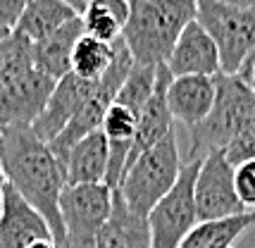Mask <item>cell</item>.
<instances>
[{
	"label": "cell",
	"instance_id": "obj_20",
	"mask_svg": "<svg viewBox=\"0 0 255 248\" xmlns=\"http://www.w3.org/2000/svg\"><path fill=\"white\" fill-rule=\"evenodd\" d=\"M251 227H255V210L239 215V217H227V220H215V222H198L179 248H215L224 246V244L234 246Z\"/></svg>",
	"mask_w": 255,
	"mask_h": 248
},
{
	"label": "cell",
	"instance_id": "obj_24",
	"mask_svg": "<svg viewBox=\"0 0 255 248\" xmlns=\"http://www.w3.org/2000/svg\"><path fill=\"white\" fill-rule=\"evenodd\" d=\"M224 155H227L232 167H239L244 162H253L255 160V124L244 129L229 146L224 148Z\"/></svg>",
	"mask_w": 255,
	"mask_h": 248
},
{
	"label": "cell",
	"instance_id": "obj_6",
	"mask_svg": "<svg viewBox=\"0 0 255 248\" xmlns=\"http://www.w3.org/2000/svg\"><path fill=\"white\" fill-rule=\"evenodd\" d=\"M112 210V189L108 184L65 186L60 193L62 217V246L60 248H96V239Z\"/></svg>",
	"mask_w": 255,
	"mask_h": 248
},
{
	"label": "cell",
	"instance_id": "obj_5",
	"mask_svg": "<svg viewBox=\"0 0 255 248\" xmlns=\"http://www.w3.org/2000/svg\"><path fill=\"white\" fill-rule=\"evenodd\" d=\"M196 22L217 45L222 74L236 77L255 53V10L234 7L217 0H198Z\"/></svg>",
	"mask_w": 255,
	"mask_h": 248
},
{
	"label": "cell",
	"instance_id": "obj_11",
	"mask_svg": "<svg viewBox=\"0 0 255 248\" xmlns=\"http://www.w3.org/2000/svg\"><path fill=\"white\" fill-rule=\"evenodd\" d=\"M167 69L172 77H217L222 74L220 53L208 31L196 19L184 26L177 43L167 57Z\"/></svg>",
	"mask_w": 255,
	"mask_h": 248
},
{
	"label": "cell",
	"instance_id": "obj_19",
	"mask_svg": "<svg viewBox=\"0 0 255 248\" xmlns=\"http://www.w3.org/2000/svg\"><path fill=\"white\" fill-rule=\"evenodd\" d=\"M79 17H81L86 36L115 45L122 41V34L129 22V2L127 0H91Z\"/></svg>",
	"mask_w": 255,
	"mask_h": 248
},
{
	"label": "cell",
	"instance_id": "obj_18",
	"mask_svg": "<svg viewBox=\"0 0 255 248\" xmlns=\"http://www.w3.org/2000/svg\"><path fill=\"white\" fill-rule=\"evenodd\" d=\"M74 17L79 14L62 0H29V5L24 7L19 22L14 26V34L24 36L31 43H38L60 26H65L67 22H72Z\"/></svg>",
	"mask_w": 255,
	"mask_h": 248
},
{
	"label": "cell",
	"instance_id": "obj_22",
	"mask_svg": "<svg viewBox=\"0 0 255 248\" xmlns=\"http://www.w3.org/2000/svg\"><path fill=\"white\" fill-rule=\"evenodd\" d=\"M33 65V43L24 36L12 31L7 38L0 41V93L12 86L24 74H29Z\"/></svg>",
	"mask_w": 255,
	"mask_h": 248
},
{
	"label": "cell",
	"instance_id": "obj_12",
	"mask_svg": "<svg viewBox=\"0 0 255 248\" xmlns=\"http://www.w3.org/2000/svg\"><path fill=\"white\" fill-rule=\"evenodd\" d=\"M45 239H53L48 222L7 184L0 198V248H29Z\"/></svg>",
	"mask_w": 255,
	"mask_h": 248
},
{
	"label": "cell",
	"instance_id": "obj_14",
	"mask_svg": "<svg viewBox=\"0 0 255 248\" xmlns=\"http://www.w3.org/2000/svg\"><path fill=\"white\" fill-rule=\"evenodd\" d=\"M217 81L215 77H172L167 86V105L174 122L196 129L212 110Z\"/></svg>",
	"mask_w": 255,
	"mask_h": 248
},
{
	"label": "cell",
	"instance_id": "obj_9",
	"mask_svg": "<svg viewBox=\"0 0 255 248\" xmlns=\"http://www.w3.org/2000/svg\"><path fill=\"white\" fill-rule=\"evenodd\" d=\"M57 81L33 67L0 93V120L5 126H31L53 96Z\"/></svg>",
	"mask_w": 255,
	"mask_h": 248
},
{
	"label": "cell",
	"instance_id": "obj_27",
	"mask_svg": "<svg viewBox=\"0 0 255 248\" xmlns=\"http://www.w3.org/2000/svg\"><path fill=\"white\" fill-rule=\"evenodd\" d=\"M236 77H239V79H244L246 84H248V86L255 91V53L251 55V60L246 62L244 67L239 69V74H236Z\"/></svg>",
	"mask_w": 255,
	"mask_h": 248
},
{
	"label": "cell",
	"instance_id": "obj_28",
	"mask_svg": "<svg viewBox=\"0 0 255 248\" xmlns=\"http://www.w3.org/2000/svg\"><path fill=\"white\" fill-rule=\"evenodd\" d=\"M224 5H234V7H246V10H255V0H217Z\"/></svg>",
	"mask_w": 255,
	"mask_h": 248
},
{
	"label": "cell",
	"instance_id": "obj_23",
	"mask_svg": "<svg viewBox=\"0 0 255 248\" xmlns=\"http://www.w3.org/2000/svg\"><path fill=\"white\" fill-rule=\"evenodd\" d=\"M155 72H157L155 65H136V62H133L131 72H129V77L124 79L115 103L127 108V110H131V113L138 117L141 110L145 108V103L150 101V96H153V89H155Z\"/></svg>",
	"mask_w": 255,
	"mask_h": 248
},
{
	"label": "cell",
	"instance_id": "obj_21",
	"mask_svg": "<svg viewBox=\"0 0 255 248\" xmlns=\"http://www.w3.org/2000/svg\"><path fill=\"white\" fill-rule=\"evenodd\" d=\"M115 45H108L84 34L72 53V74L84 81H98L115 60Z\"/></svg>",
	"mask_w": 255,
	"mask_h": 248
},
{
	"label": "cell",
	"instance_id": "obj_31",
	"mask_svg": "<svg viewBox=\"0 0 255 248\" xmlns=\"http://www.w3.org/2000/svg\"><path fill=\"white\" fill-rule=\"evenodd\" d=\"M5 186H7V177H5V169H2V165H0V198H2Z\"/></svg>",
	"mask_w": 255,
	"mask_h": 248
},
{
	"label": "cell",
	"instance_id": "obj_30",
	"mask_svg": "<svg viewBox=\"0 0 255 248\" xmlns=\"http://www.w3.org/2000/svg\"><path fill=\"white\" fill-rule=\"evenodd\" d=\"M29 248H57V244L53 241V239H45V241H36V244H31Z\"/></svg>",
	"mask_w": 255,
	"mask_h": 248
},
{
	"label": "cell",
	"instance_id": "obj_7",
	"mask_svg": "<svg viewBox=\"0 0 255 248\" xmlns=\"http://www.w3.org/2000/svg\"><path fill=\"white\" fill-rule=\"evenodd\" d=\"M200 160H189L179 174L174 189L150 210V248H179L191 229L198 225L196 203H193V184L198 174Z\"/></svg>",
	"mask_w": 255,
	"mask_h": 248
},
{
	"label": "cell",
	"instance_id": "obj_3",
	"mask_svg": "<svg viewBox=\"0 0 255 248\" xmlns=\"http://www.w3.org/2000/svg\"><path fill=\"white\" fill-rule=\"evenodd\" d=\"M217 91L210 115L191 129L189 160L205 158L212 150H224L236 136L255 124V91L239 77L217 74Z\"/></svg>",
	"mask_w": 255,
	"mask_h": 248
},
{
	"label": "cell",
	"instance_id": "obj_32",
	"mask_svg": "<svg viewBox=\"0 0 255 248\" xmlns=\"http://www.w3.org/2000/svg\"><path fill=\"white\" fill-rule=\"evenodd\" d=\"M215 248H234L232 244H224V246H215Z\"/></svg>",
	"mask_w": 255,
	"mask_h": 248
},
{
	"label": "cell",
	"instance_id": "obj_2",
	"mask_svg": "<svg viewBox=\"0 0 255 248\" xmlns=\"http://www.w3.org/2000/svg\"><path fill=\"white\" fill-rule=\"evenodd\" d=\"M129 22L122 34L136 65H165L184 26L196 19L198 0H127Z\"/></svg>",
	"mask_w": 255,
	"mask_h": 248
},
{
	"label": "cell",
	"instance_id": "obj_34",
	"mask_svg": "<svg viewBox=\"0 0 255 248\" xmlns=\"http://www.w3.org/2000/svg\"><path fill=\"white\" fill-rule=\"evenodd\" d=\"M0 41H2V38H0Z\"/></svg>",
	"mask_w": 255,
	"mask_h": 248
},
{
	"label": "cell",
	"instance_id": "obj_15",
	"mask_svg": "<svg viewBox=\"0 0 255 248\" xmlns=\"http://www.w3.org/2000/svg\"><path fill=\"white\" fill-rule=\"evenodd\" d=\"M96 248H150L148 217L133 213L120 189H112V210L98 232Z\"/></svg>",
	"mask_w": 255,
	"mask_h": 248
},
{
	"label": "cell",
	"instance_id": "obj_33",
	"mask_svg": "<svg viewBox=\"0 0 255 248\" xmlns=\"http://www.w3.org/2000/svg\"><path fill=\"white\" fill-rule=\"evenodd\" d=\"M0 129H5V122H2V120H0Z\"/></svg>",
	"mask_w": 255,
	"mask_h": 248
},
{
	"label": "cell",
	"instance_id": "obj_8",
	"mask_svg": "<svg viewBox=\"0 0 255 248\" xmlns=\"http://www.w3.org/2000/svg\"><path fill=\"white\" fill-rule=\"evenodd\" d=\"M193 203L198 222H215L251 213L236 196L234 167L229 165L224 150H212L205 158H200V167L193 184Z\"/></svg>",
	"mask_w": 255,
	"mask_h": 248
},
{
	"label": "cell",
	"instance_id": "obj_25",
	"mask_svg": "<svg viewBox=\"0 0 255 248\" xmlns=\"http://www.w3.org/2000/svg\"><path fill=\"white\" fill-rule=\"evenodd\" d=\"M234 186L246 210H255V160L234 167Z\"/></svg>",
	"mask_w": 255,
	"mask_h": 248
},
{
	"label": "cell",
	"instance_id": "obj_1",
	"mask_svg": "<svg viewBox=\"0 0 255 248\" xmlns=\"http://www.w3.org/2000/svg\"><path fill=\"white\" fill-rule=\"evenodd\" d=\"M0 165L5 169L7 184L48 222L60 248L65 237L60 217V193L67 184L65 172L50 146L33 136L31 126H5Z\"/></svg>",
	"mask_w": 255,
	"mask_h": 248
},
{
	"label": "cell",
	"instance_id": "obj_29",
	"mask_svg": "<svg viewBox=\"0 0 255 248\" xmlns=\"http://www.w3.org/2000/svg\"><path fill=\"white\" fill-rule=\"evenodd\" d=\"M62 2H67V5L72 7V10L77 12V14H81V12L86 10V5H89L91 0H62Z\"/></svg>",
	"mask_w": 255,
	"mask_h": 248
},
{
	"label": "cell",
	"instance_id": "obj_17",
	"mask_svg": "<svg viewBox=\"0 0 255 248\" xmlns=\"http://www.w3.org/2000/svg\"><path fill=\"white\" fill-rule=\"evenodd\" d=\"M81 36H84L81 17H74L72 22H67L57 31L45 36L43 41L33 43V65H36V69H41L48 77L60 81L65 74L72 72V53H74V45H77Z\"/></svg>",
	"mask_w": 255,
	"mask_h": 248
},
{
	"label": "cell",
	"instance_id": "obj_26",
	"mask_svg": "<svg viewBox=\"0 0 255 248\" xmlns=\"http://www.w3.org/2000/svg\"><path fill=\"white\" fill-rule=\"evenodd\" d=\"M29 0H0V38H7L22 17Z\"/></svg>",
	"mask_w": 255,
	"mask_h": 248
},
{
	"label": "cell",
	"instance_id": "obj_13",
	"mask_svg": "<svg viewBox=\"0 0 255 248\" xmlns=\"http://www.w3.org/2000/svg\"><path fill=\"white\" fill-rule=\"evenodd\" d=\"M169 81H172V74H169L167 65H157L155 89H153L150 101L145 103V108L138 115L136 136H133V143H131V150H129V160H127L124 172L131 167L133 160L138 155H143L148 148H153L169 131H174V120H172L169 105H167V86H169Z\"/></svg>",
	"mask_w": 255,
	"mask_h": 248
},
{
	"label": "cell",
	"instance_id": "obj_4",
	"mask_svg": "<svg viewBox=\"0 0 255 248\" xmlns=\"http://www.w3.org/2000/svg\"><path fill=\"white\" fill-rule=\"evenodd\" d=\"M181 167L177 131H169L160 143L133 160V165L124 172L120 193L133 213L148 217L150 210L174 189Z\"/></svg>",
	"mask_w": 255,
	"mask_h": 248
},
{
	"label": "cell",
	"instance_id": "obj_16",
	"mask_svg": "<svg viewBox=\"0 0 255 248\" xmlns=\"http://www.w3.org/2000/svg\"><path fill=\"white\" fill-rule=\"evenodd\" d=\"M108 138L103 131L84 136L79 143L72 146L67 153L62 169H65V184L67 186H81V184H105L108 174Z\"/></svg>",
	"mask_w": 255,
	"mask_h": 248
},
{
	"label": "cell",
	"instance_id": "obj_10",
	"mask_svg": "<svg viewBox=\"0 0 255 248\" xmlns=\"http://www.w3.org/2000/svg\"><path fill=\"white\" fill-rule=\"evenodd\" d=\"M98 81H84L79 77H74L72 72L65 74L55 84L53 96H50V101L45 105V110L31 124L33 136L41 138L43 143H50L53 138H57L62 134V129L74 120V115L84 108V103L91 98V93L96 91Z\"/></svg>",
	"mask_w": 255,
	"mask_h": 248
}]
</instances>
